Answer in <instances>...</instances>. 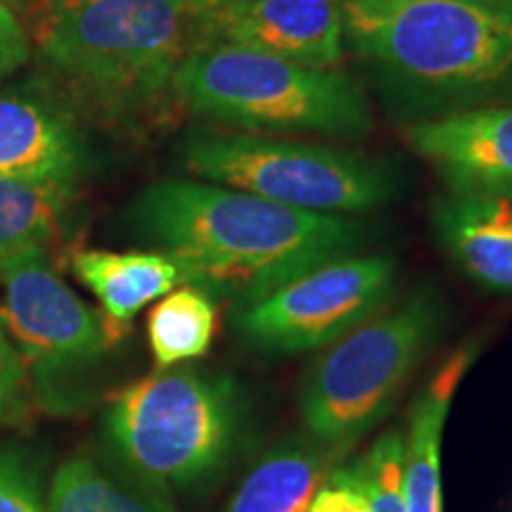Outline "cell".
<instances>
[{
	"label": "cell",
	"instance_id": "obj_1",
	"mask_svg": "<svg viewBox=\"0 0 512 512\" xmlns=\"http://www.w3.org/2000/svg\"><path fill=\"white\" fill-rule=\"evenodd\" d=\"M133 223L176 261L183 285L235 309L351 256L366 238L363 223L351 216L313 214L185 178L147 185L133 202Z\"/></svg>",
	"mask_w": 512,
	"mask_h": 512
},
{
	"label": "cell",
	"instance_id": "obj_2",
	"mask_svg": "<svg viewBox=\"0 0 512 512\" xmlns=\"http://www.w3.org/2000/svg\"><path fill=\"white\" fill-rule=\"evenodd\" d=\"M247 422L235 377L181 363L121 389L102 420V441L121 475L171 498L219 477Z\"/></svg>",
	"mask_w": 512,
	"mask_h": 512
},
{
	"label": "cell",
	"instance_id": "obj_3",
	"mask_svg": "<svg viewBox=\"0 0 512 512\" xmlns=\"http://www.w3.org/2000/svg\"><path fill=\"white\" fill-rule=\"evenodd\" d=\"M36 46L83 100L119 117L174 93L195 15L188 0H57L38 22Z\"/></svg>",
	"mask_w": 512,
	"mask_h": 512
},
{
	"label": "cell",
	"instance_id": "obj_4",
	"mask_svg": "<svg viewBox=\"0 0 512 512\" xmlns=\"http://www.w3.org/2000/svg\"><path fill=\"white\" fill-rule=\"evenodd\" d=\"M174 95L200 117L245 131L366 138L373 128L366 91L351 76L228 43L192 46Z\"/></svg>",
	"mask_w": 512,
	"mask_h": 512
},
{
	"label": "cell",
	"instance_id": "obj_5",
	"mask_svg": "<svg viewBox=\"0 0 512 512\" xmlns=\"http://www.w3.org/2000/svg\"><path fill=\"white\" fill-rule=\"evenodd\" d=\"M344 38L401 91L460 98L512 72V0H427L375 12L344 8Z\"/></svg>",
	"mask_w": 512,
	"mask_h": 512
},
{
	"label": "cell",
	"instance_id": "obj_6",
	"mask_svg": "<svg viewBox=\"0 0 512 512\" xmlns=\"http://www.w3.org/2000/svg\"><path fill=\"white\" fill-rule=\"evenodd\" d=\"M444 323V302L418 287L396 309L332 342L299 394L306 434L344 453L384 418Z\"/></svg>",
	"mask_w": 512,
	"mask_h": 512
},
{
	"label": "cell",
	"instance_id": "obj_7",
	"mask_svg": "<svg viewBox=\"0 0 512 512\" xmlns=\"http://www.w3.org/2000/svg\"><path fill=\"white\" fill-rule=\"evenodd\" d=\"M0 283V316L24 363L34 408L55 418L86 411L117 339L107 320L64 283L46 247L0 259Z\"/></svg>",
	"mask_w": 512,
	"mask_h": 512
},
{
	"label": "cell",
	"instance_id": "obj_8",
	"mask_svg": "<svg viewBox=\"0 0 512 512\" xmlns=\"http://www.w3.org/2000/svg\"><path fill=\"white\" fill-rule=\"evenodd\" d=\"M183 166L207 183L313 214L373 211L399 192V176L382 159L259 133L195 136L185 145Z\"/></svg>",
	"mask_w": 512,
	"mask_h": 512
},
{
	"label": "cell",
	"instance_id": "obj_9",
	"mask_svg": "<svg viewBox=\"0 0 512 512\" xmlns=\"http://www.w3.org/2000/svg\"><path fill=\"white\" fill-rule=\"evenodd\" d=\"M394 280L392 256H342L256 304L235 309V330L249 347L266 354L325 349L373 318L392 297Z\"/></svg>",
	"mask_w": 512,
	"mask_h": 512
},
{
	"label": "cell",
	"instance_id": "obj_10",
	"mask_svg": "<svg viewBox=\"0 0 512 512\" xmlns=\"http://www.w3.org/2000/svg\"><path fill=\"white\" fill-rule=\"evenodd\" d=\"M197 43H228L304 67L335 69L344 60L342 0H228L195 17Z\"/></svg>",
	"mask_w": 512,
	"mask_h": 512
},
{
	"label": "cell",
	"instance_id": "obj_11",
	"mask_svg": "<svg viewBox=\"0 0 512 512\" xmlns=\"http://www.w3.org/2000/svg\"><path fill=\"white\" fill-rule=\"evenodd\" d=\"M408 143L451 185V192L512 200V107H484L420 121Z\"/></svg>",
	"mask_w": 512,
	"mask_h": 512
},
{
	"label": "cell",
	"instance_id": "obj_12",
	"mask_svg": "<svg viewBox=\"0 0 512 512\" xmlns=\"http://www.w3.org/2000/svg\"><path fill=\"white\" fill-rule=\"evenodd\" d=\"M439 245L472 283L512 294V200L451 192L432 209Z\"/></svg>",
	"mask_w": 512,
	"mask_h": 512
},
{
	"label": "cell",
	"instance_id": "obj_13",
	"mask_svg": "<svg viewBox=\"0 0 512 512\" xmlns=\"http://www.w3.org/2000/svg\"><path fill=\"white\" fill-rule=\"evenodd\" d=\"M79 140L69 121L31 95H0V176L74 183Z\"/></svg>",
	"mask_w": 512,
	"mask_h": 512
},
{
	"label": "cell",
	"instance_id": "obj_14",
	"mask_svg": "<svg viewBox=\"0 0 512 512\" xmlns=\"http://www.w3.org/2000/svg\"><path fill=\"white\" fill-rule=\"evenodd\" d=\"M479 354V344L470 342L437 370L425 384L411 408L408 434L403 437V494L406 512H444L441 503V434L448 418L456 389L463 382L467 368Z\"/></svg>",
	"mask_w": 512,
	"mask_h": 512
},
{
	"label": "cell",
	"instance_id": "obj_15",
	"mask_svg": "<svg viewBox=\"0 0 512 512\" xmlns=\"http://www.w3.org/2000/svg\"><path fill=\"white\" fill-rule=\"evenodd\" d=\"M76 278L95 294L112 335L126 328L147 304L183 283L181 268L164 252L81 249L72 256Z\"/></svg>",
	"mask_w": 512,
	"mask_h": 512
},
{
	"label": "cell",
	"instance_id": "obj_16",
	"mask_svg": "<svg viewBox=\"0 0 512 512\" xmlns=\"http://www.w3.org/2000/svg\"><path fill=\"white\" fill-rule=\"evenodd\" d=\"M335 456L309 434L278 441L240 479L226 512H309Z\"/></svg>",
	"mask_w": 512,
	"mask_h": 512
},
{
	"label": "cell",
	"instance_id": "obj_17",
	"mask_svg": "<svg viewBox=\"0 0 512 512\" xmlns=\"http://www.w3.org/2000/svg\"><path fill=\"white\" fill-rule=\"evenodd\" d=\"M48 512H176L171 498L121 475L107 460L74 456L48 486Z\"/></svg>",
	"mask_w": 512,
	"mask_h": 512
},
{
	"label": "cell",
	"instance_id": "obj_18",
	"mask_svg": "<svg viewBox=\"0 0 512 512\" xmlns=\"http://www.w3.org/2000/svg\"><path fill=\"white\" fill-rule=\"evenodd\" d=\"M216 330L214 297L200 287H174L147 316V342L157 368H174L202 358L211 347Z\"/></svg>",
	"mask_w": 512,
	"mask_h": 512
},
{
	"label": "cell",
	"instance_id": "obj_19",
	"mask_svg": "<svg viewBox=\"0 0 512 512\" xmlns=\"http://www.w3.org/2000/svg\"><path fill=\"white\" fill-rule=\"evenodd\" d=\"M72 183L0 176V259L46 247L60 230Z\"/></svg>",
	"mask_w": 512,
	"mask_h": 512
},
{
	"label": "cell",
	"instance_id": "obj_20",
	"mask_svg": "<svg viewBox=\"0 0 512 512\" xmlns=\"http://www.w3.org/2000/svg\"><path fill=\"white\" fill-rule=\"evenodd\" d=\"M370 512H406L403 494V437L384 432L361 458Z\"/></svg>",
	"mask_w": 512,
	"mask_h": 512
},
{
	"label": "cell",
	"instance_id": "obj_21",
	"mask_svg": "<svg viewBox=\"0 0 512 512\" xmlns=\"http://www.w3.org/2000/svg\"><path fill=\"white\" fill-rule=\"evenodd\" d=\"M0 512H48L36 460L12 446H0Z\"/></svg>",
	"mask_w": 512,
	"mask_h": 512
},
{
	"label": "cell",
	"instance_id": "obj_22",
	"mask_svg": "<svg viewBox=\"0 0 512 512\" xmlns=\"http://www.w3.org/2000/svg\"><path fill=\"white\" fill-rule=\"evenodd\" d=\"M34 413L27 373L0 316V425L27 427Z\"/></svg>",
	"mask_w": 512,
	"mask_h": 512
},
{
	"label": "cell",
	"instance_id": "obj_23",
	"mask_svg": "<svg viewBox=\"0 0 512 512\" xmlns=\"http://www.w3.org/2000/svg\"><path fill=\"white\" fill-rule=\"evenodd\" d=\"M309 512H370L361 460L332 467L313 496Z\"/></svg>",
	"mask_w": 512,
	"mask_h": 512
},
{
	"label": "cell",
	"instance_id": "obj_24",
	"mask_svg": "<svg viewBox=\"0 0 512 512\" xmlns=\"http://www.w3.org/2000/svg\"><path fill=\"white\" fill-rule=\"evenodd\" d=\"M29 55V38L15 12L0 0V76L24 64Z\"/></svg>",
	"mask_w": 512,
	"mask_h": 512
},
{
	"label": "cell",
	"instance_id": "obj_25",
	"mask_svg": "<svg viewBox=\"0 0 512 512\" xmlns=\"http://www.w3.org/2000/svg\"><path fill=\"white\" fill-rule=\"evenodd\" d=\"M411 3H427V0H344V8L358 10V12H375V10H389L399 8V5Z\"/></svg>",
	"mask_w": 512,
	"mask_h": 512
},
{
	"label": "cell",
	"instance_id": "obj_26",
	"mask_svg": "<svg viewBox=\"0 0 512 512\" xmlns=\"http://www.w3.org/2000/svg\"><path fill=\"white\" fill-rule=\"evenodd\" d=\"M226 3H228V0H188L192 15H195V17L207 15V12L221 8V5H226Z\"/></svg>",
	"mask_w": 512,
	"mask_h": 512
},
{
	"label": "cell",
	"instance_id": "obj_27",
	"mask_svg": "<svg viewBox=\"0 0 512 512\" xmlns=\"http://www.w3.org/2000/svg\"><path fill=\"white\" fill-rule=\"evenodd\" d=\"M5 5H8V8L15 12V10H24L29 5V0H3Z\"/></svg>",
	"mask_w": 512,
	"mask_h": 512
},
{
	"label": "cell",
	"instance_id": "obj_28",
	"mask_svg": "<svg viewBox=\"0 0 512 512\" xmlns=\"http://www.w3.org/2000/svg\"><path fill=\"white\" fill-rule=\"evenodd\" d=\"M46 3H57V0H46Z\"/></svg>",
	"mask_w": 512,
	"mask_h": 512
}]
</instances>
